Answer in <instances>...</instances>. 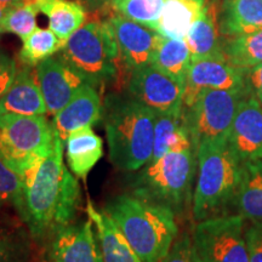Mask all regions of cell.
<instances>
[{
	"label": "cell",
	"mask_w": 262,
	"mask_h": 262,
	"mask_svg": "<svg viewBox=\"0 0 262 262\" xmlns=\"http://www.w3.org/2000/svg\"><path fill=\"white\" fill-rule=\"evenodd\" d=\"M19 219L35 242L51 241L73 224L80 206V186L63 163V141L57 136L51 153L24 175Z\"/></svg>",
	"instance_id": "1"
},
{
	"label": "cell",
	"mask_w": 262,
	"mask_h": 262,
	"mask_svg": "<svg viewBox=\"0 0 262 262\" xmlns=\"http://www.w3.org/2000/svg\"><path fill=\"white\" fill-rule=\"evenodd\" d=\"M157 113L131 96L110 95L102 107L110 159L118 170L136 171L149 163Z\"/></svg>",
	"instance_id": "2"
},
{
	"label": "cell",
	"mask_w": 262,
	"mask_h": 262,
	"mask_svg": "<svg viewBox=\"0 0 262 262\" xmlns=\"http://www.w3.org/2000/svg\"><path fill=\"white\" fill-rule=\"evenodd\" d=\"M104 212L142 262H160L178 237L173 211L168 206L135 194L117 195L104 206Z\"/></svg>",
	"instance_id": "3"
},
{
	"label": "cell",
	"mask_w": 262,
	"mask_h": 262,
	"mask_svg": "<svg viewBox=\"0 0 262 262\" xmlns=\"http://www.w3.org/2000/svg\"><path fill=\"white\" fill-rule=\"evenodd\" d=\"M196 160L193 215L196 221H203L237 198L243 163L228 140L202 141L196 148Z\"/></svg>",
	"instance_id": "4"
},
{
	"label": "cell",
	"mask_w": 262,
	"mask_h": 262,
	"mask_svg": "<svg viewBox=\"0 0 262 262\" xmlns=\"http://www.w3.org/2000/svg\"><path fill=\"white\" fill-rule=\"evenodd\" d=\"M58 57L94 86L116 79L122 60L110 22L81 26L67 39Z\"/></svg>",
	"instance_id": "5"
},
{
	"label": "cell",
	"mask_w": 262,
	"mask_h": 262,
	"mask_svg": "<svg viewBox=\"0 0 262 262\" xmlns=\"http://www.w3.org/2000/svg\"><path fill=\"white\" fill-rule=\"evenodd\" d=\"M194 173V149L171 150L146 164L133 179V194L173 211L189 199Z\"/></svg>",
	"instance_id": "6"
},
{
	"label": "cell",
	"mask_w": 262,
	"mask_h": 262,
	"mask_svg": "<svg viewBox=\"0 0 262 262\" xmlns=\"http://www.w3.org/2000/svg\"><path fill=\"white\" fill-rule=\"evenodd\" d=\"M57 136L45 116L0 114V158L21 176L50 155Z\"/></svg>",
	"instance_id": "7"
},
{
	"label": "cell",
	"mask_w": 262,
	"mask_h": 262,
	"mask_svg": "<svg viewBox=\"0 0 262 262\" xmlns=\"http://www.w3.org/2000/svg\"><path fill=\"white\" fill-rule=\"evenodd\" d=\"M243 89H209L201 93L194 103L183 107L185 122L194 148L205 140H228Z\"/></svg>",
	"instance_id": "8"
},
{
	"label": "cell",
	"mask_w": 262,
	"mask_h": 262,
	"mask_svg": "<svg viewBox=\"0 0 262 262\" xmlns=\"http://www.w3.org/2000/svg\"><path fill=\"white\" fill-rule=\"evenodd\" d=\"M244 232L241 215L216 216L199 221L192 238L202 262H249Z\"/></svg>",
	"instance_id": "9"
},
{
	"label": "cell",
	"mask_w": 262,
	"mask_h": 262,
	"mask_svg": "<svg viewBox=\"0 0 262 262\" xmlns=\"http://www.w3.org/2000/svg\"><path fill=\"white\" fill-rule=\"evenodd\" d=\"M127 91L129 96L156 113H180L183 110L185 85L152 64L131 71Z\"/></svg>",
	"instance_id": "10"
},
{
	"label": "cell",
	"mask_w": 262,
	"mask_h": 262,
	"mask_svg": "<svg viewBox=\"0 0 262 262\" xmlns=\"http://www.w3.org/2000/svg\"><path fill=\"white\" fill-rule=\"evenodd\" d=\"M243 88L242 70L232 64L225 55L195 58L191 61L186 77L183 107L192 106L204 90H231Z\"/></svg>",
	"instance_id": "11"
},
{
	"label": "cell",
	"mask_w": 262,
	"mask_h": 262,
	"mask_svg": "<svg viewBox=\"0 0 262 262\" xmlns=\"http://www.w3.org/2000/svg\"><path fill=\"white\" fill-rule=\"evenodd\" d=\"M35 78L44 97L48 114L55 116L88 81L60 57H49L35 67ZM90 84V83H89Z\"/></svg>",
	"instance_id": "12"
},
{
	"label": "cell",
	"mask_w": 262,
	"mask_h": 262,
	"mask_svg": "<svg viewBox=\"0 0 262 262\" xmlns=\"http://www.w3.org/2000/svg\"><path fill=\"white\" fill-rule=\"evenodd\" d=\"M122 61L130 71L150 64L163 35L122 15L110 18Z\"/></svg>",
	"instance_id": "13"
},
{
	"label": "cell",
	"mask_w": 262,
	"mask_h": 262,
	"mask_svg": "<svg viewBox=\"0 0 262 262\" xmlns=\"http://www.w3.org/2000/svg\"><path fill=\"white\" fill-rule=\"evenodd\" d=\"M93 221L72 224L58 231L50 241L49 261L103 262L98 239L94 234Z\"/></svg>",
	"instance_id": "14"
},
{
	"label": "cell",
	"mask_w": 262,
	"mask_h": 262,
	"mask_svg": "<svg viewBox=\"0 0 262 262\" xmlns=\"http://www.w3.org/2000/svg\"><path fill=\"white\" fill-rule=\"evenodd\" d=\"M228 142L242 163L262 159V106L255 96L239 103Z\"/></svg>",
	"instance_id": "15"
},
{
	"label": "cell",
	"mask_w": 262,
	"mask_h": 262,
	"mask_svg": "<svg viewBox=\"0 0 262 262\" xmlns=\"http://www.w3.org/2000/svg\"><path fill=\"white\" fill-rule=\"evenodd\" d=\"M102 117V103L98 91L93 84H85L74 97L54 116L55 129L60 139L66 141L73 131L93 126Z\"/></svg>",
	"instance_id": "16"
},
{
	"label": "cell",
	"mask_w": 262,
	"mask_h": 262,
	"mask_svg": "<svg viewBox=\"0 0 262 262\" xmlns=\"http://www.w3.org/2000/svg\"><path fill=\"white\" fill-rule=\"evenodd\" d=\"M45 116L47 104L39 88L35 72L24 68L16 74L11 86L0 98V114Z\"/></svg>",
	"instance_id": "17"
},
{
	"label": "cell",
	"mask_w": 262,
	"mask_h": 262,
	"mask_svg": "<svg viewBox=\"0 0 262 262\" xmlns=\"http://www.w3.org/2000/svg\"><path fill=\"white\" fill-rule=\"evenodd\" d=\"M86 214L96 227L103 262H142L112 219L104 211H98L90 199Z\"/></svg>",
	"instance_id": "18"
},
{
	"label": "cell",
	"mask_w": 262,
	"mask_h": 262,
	"mask_svg": "<svg viewBox=\"0 0 262 262\" xmlns=\"http://www.w3.org/2000/svg\"><path fill=\"white\" fill-rule=\"evenodd\" d=\"M66 143V159L68 168L77 178L85 180L103 156V142L91 126L71 133Z\"/></svg>",
	"instance_id": "19"
},
{
	"label": "cell",
	"mask_w": 262,
	"mask_h": 262,
	"mask_svg": "<svg viewBox=\"0 0 262 262\" xmlns=\"http://www.w3.org/2000/svg\"><path fill=\"white\" fill-rule=\"evenodd\" d=\"M219 39V10L215 3H206L202 15L193 24L185 38L186 44L191 51L192 60L225 55Z\"/></svg>",
	"instance_id": "20"
},
{
	"label": "cell",
	"mask_w": 262,
	"mask_h": 262,
	"mask_svg": "<svg viewBox=\"0 0 262 262\" xmlns=\"http://www.w3.org/2000/svg\"><path fill=\"white\" fill-rule=\"evenodd\" d=\"M219 25L227 37L262 31V0H224Z\"/></svg>",
	"instance_id": "21"
},
{
	"label": "cell",
	"mask_w": 262,
	"mask_h": 262,
	"mask_svg": "<svg viewBox=\"0 0 262 262\" xmlns=\"http://www.w3.org/2000/svg\"><path fill=\"white\" fill-rule=\"evenodd\" d=\"M194 149V145L185 122L183 110L180 113H157L155 143L149 162L160 158L171 150Z\"/></svg>",
	"instance_id": "22"
},
{
	"label": "cell",
	"mask_w": 262,
	"mask_h": 262,
	"mask_svg": "<svg viewBox=\"0 0 262 262\" xmlns=\"http://www.w3.org/2000/svg\"><path fill=\"white\" fill-rule=\"evenodd\" d=\"M205 5V0H165L157 32L165 38L185 39Z\"/></svg>",
	"instance_id": "23"
},
{
	"label": "cell",
	"mask_w": 262,
	"mask_h": 262,
	"mask_svg": "<svg viewBox=\"0 0 262 262\" xmlns=\"http://www.w3.org/2000/svg\"><path fill=\"white\" fill-rule=\"evenodd\" d=\"M235 202L242 217L262 222V159L242 164Z\"/></svg>",
	"instance_id": "24"
},
{
	"label": "cell",
	"mask_w": 262,
	"mask_h": 262,
	"mask_svg": "<svg viewBox=\"0 0 262 262\" xmlns=\"http://www.w3.org/2000/svg\"><path fill=\"white\" fill-rule=\"evenodd\" d=\"M33 3L39 12L48 17L49 28L64 41L84 25L86 18L83 6L70 0H34Z\"/></svg>",
	"instance_id": "25"
},
{
	"label": "cell",
	"mask_w": 262,
	"mask_h": 262,
	"mask_svg": "<svg viewBox=\"0 0 262 262\" xmlns=\"http://www.w3.org/2000/svg\"><path fill=\"white\" fill-rule=\"evenodd\" d=\"M191 61L192 55L185 39L163 37L150 64L185 85Z\"/></svg>",
	"instance_id": "26"
},
{
	"label": "cell",
	"mask_w": 262,
	"mask_h": 262,
	"mask_svg": "<svg viewBox=\"0 0 262 262\" xmlns=\"http://www.w3.org/2000/svg\"><path fill=\"white\" fill-rule=\"evenodd\" d=\"M222 50L226 58L239 70H251L262 63V31L231 37Z\"/></svg>",
	"instance_id": "27"
},
{
	"label": "cell",
	"mask_w": 262,
	"mask_h": 262,
	"mask_svg": "<svg viewBox=\"0 0 262 262\" xmlns=\"http://www.w3.org/2000/svg\"><path fill=\"white\" fill-rule=\"evenodd\" d=\"M22 41L18 57L28 67H37L40 62L60 52L66 44L50 28H37Z\"/></svg>",
	"instance_id": "28"
},
{
	"label": "cell",
	"mask_w": 262,
	"mask_h": 262,
	"mask_svg": "<svg viewBox=\"0 0 262 262\" xmlns=\"http://www.w3.org/2000/svg\"><path fill=\"white\" fill-rule=\"evenodd\" d=\"M31 238L27 228L0 225V262H29Z\"/></svg>",
	"instance_id": "29"
},
{
	"label": "cell",
	"mask_w": 262,
	"mask_h": 262,
	"mask_svg": "<svg viewBox=\"0 0 262 262\" xmlns=\"http://www.w3.org/2000/svg\"><path fill=\"white\" fill-rule=\"evenodd\" d=\"M165 0H112L113 8L124 17L157 31Z\"/></svg>",
	"instance_id": "30"
},
{
	"label": "cell",
	"mask_w": 262,
	"mask_h": 262,
	"mask_svg": "<svg viewBox=\"0 0 262 262\" xmlns=\"http://www.w3.org/2000/svg\"><path fill=\"white\" fill-rule=\"evenodd\" d=\"M38 14L33 2L6 10L0 19V33L15 34L24 40L37 29Z\"/></svg>",
	"instance_id": "31"
},
{
	"label": "cell",
	"mask_w": 262,
	"mask_h": 262,
	"mask_svg": "<svg viewBox=\"0 0 262 262\" xmlns=\"http://www.w3.org/2000/svg\"><path fill=\"white\" fill-rule=\"evenodd\" d=\"M24 178L0 158V209L12 206L19 214L22 206Z\"/></svg>",
	"instance_id": "32"
},
{
	"label": "cell",
	"mask_w": 262,
	"mask_h": 262,
	"mask_svg": "<svg viewBox=\"0 0 262 262\" xmlns=\"http://www.w3.org/2000/svg\"><path fill=\"white\" fill-rule=\"evenodd\" d=\"M160 262H202L196 254L193 238L188 234H182L170 247L168 254Z\"/></svg>",
	"instance_id": "33"
},
{
	"label": "cell",
	"mask_w": 262,
	"mask_h": 262,
	"mask_svg": "<svg viewBox=\"0 0 262 262\" xmlns=\"http://www.w3.org/2000/svg\"><path fill=\"white\" fill-rule=\"evenodd\" d=\"M244 238L249 262H262V222H254L245 229Z\"/></svg>",
	"instance_id": "34"
},
{
	"label": "cell",
	"mask_w": 262,
	"mask_h": 262,
	"mask_svg": "<svg viewBox=\"0 0 262 262\" xmlns=\"http://www.w3.org/2000/svg\"><path fill=\"white\" fill-rule=\"evenodd\" d=\"M17 74L16 62L10 55L4 51H0V98L11 86Z\"/></svg>",
	"instance_id": "35"
},
{
	"label": "cell",
	"mask_w": 262,
	"mask_h": 262,
	"mask_svg": "<svg viewBox=\"0 0 262 262\" xmlns=\"http://www.w3.org/2000/svg\"><path fill=\"white\" fill-rule=\"evenodd\" d=\"M249 79H250V84L253 86L255 96H256L257 100L262 104V63L251 68Z\"/></svg>",
	"instance_id": "36"
},
{
	"label": "cell",
	"mask_w": 262,
	"mask_h": 262,
	"mask_svg": "<svg viewBox=\"0 0 262 262\" xmlns=\"http://www.w3.org/2000/svg\"><path fill=\"white\" fill-rule=\"evenodd\" d=\"M26 0H0V5H2V8L5 10H9L11 8H14V6H18V5H22V4H26Z\"/></svg>",
	"instance_id": "37"
},
{
	"label": "cell",
	"mask_w": 262,
	"mask_h": 262,
	"mask_svg": "<svg viewBox=\"0 0 262 262\" xmlns=\"http://www.w3.org/2000/svg\"><path fill=\"white\" fill-rule=\"evenodd\" d=\"M90 8H101V6L107 5L108 3H112V0H81Z\"/></svg>",
	"instance_id": "38"
},
{
	"label": "cell",
	"mask_w": 262,
	"mask_h": 262,
	"mask_svg": "<svg viewBox=\"0 0 262 262\" xmlns=\"http://www.w3.org/2000/svg\"><path fill=\"white\" fill-rule=\"evenodd\" d=\"M4 12H5V10L2 8V5H0V19H2V17H3V15H4Z\"/></svg>",
	"instance_id": "39"
},
{
	"label": "cell",
	"mask_w": 262,
	"mask_h": 262,
	"mask_svg": "<svg viewBox=\"0 0 262 262\" xmlns=\"http://www.w3.org/2000/svg\"><path fill=\"white\" fill-rule=\"evenodd\" d=\"M26 2H27V3H32V2H34V0H26Z\"/></svg>",
	"instance_id": "40"
},
{
	"label": "cell",
	"mask_w": 262,
	"mask_h": 262,
	"mask_svg": "<svg viewBox=\"0 0 262 262\" xmlns=\"http://www.w3.org/2000/svg\"><path fill=\"white\" fill-rule=\"evenodd\" d=\"M48 262H51V261H48Z\"/></svg>",
	"instance_id": "41"
}]
</instances>
